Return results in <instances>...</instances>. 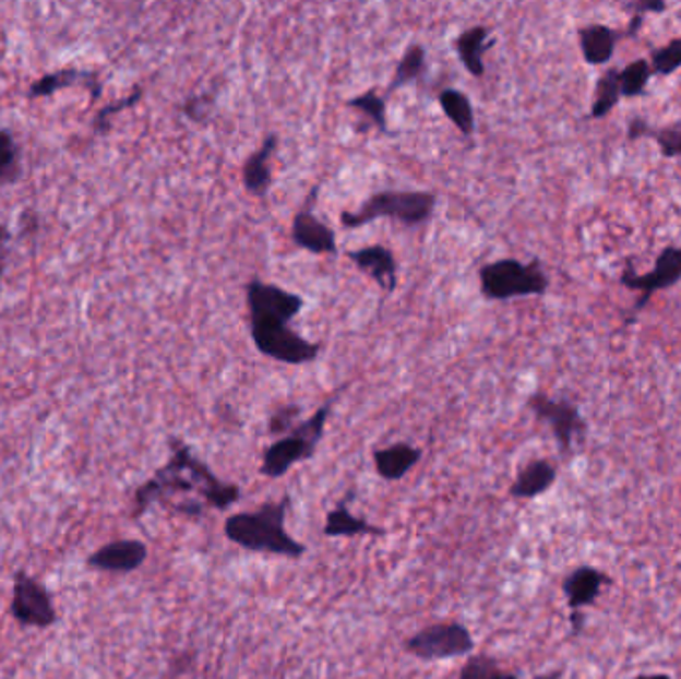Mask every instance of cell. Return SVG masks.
Here are the masks:
<instances>
[{
    "instance_id": "14",
    "label": "cell",
    "mask_w": 681,
    "mask_h": 679,
    "mask_svg": "<svg viewBox=\"0 0 681 679\" xmlns=\"http://www.w3.org/2000/svg\"><path fill=\"white\" fill-rule=\"evenodd\" d=\"M148 560V546L142 540H116L104 544L94 555L88 556V567L100 572L128 574L134 572Z\"/></svg>"
},
{
    "instance_id": "23",
    "label": "cell",
    "mask_w": 681,
    "mask_h": 679,
    "mask_svg": "<svg viewBox=\"0 0 681 679\" xmlns=\"http://www.w3.org/2000/svg\"><path fill=\"white\" fill-rule=\"evenodd\" d=\"M439 106L443 110L446 120L465 138H473L477 130V116L473 100L466 96L465 92L458 88H444L437 96Z\"/></svg>"
},
{
    "instance_id": "33",
    "label": "cell",
    "mask_w": 681,
    "mask_h": 679,
    "mask_svg": "<svg viewBox=\"0 0 681 679\" xmlns=\"http://www.w3.org/2000/svg\"><path fill=\"white\" fill-rule=\"evenodd\" d=\"M210 110H212V100L207 96H193L183 104V114L193 122H204Z\"/></svg>"
},
{
    "instance_id": "19",
    "label": "cell",
    "mask_w": 681,
    "mask_h": 679,
    "mask_svg": "<svg viewBox=\"0 0 681 679\" xmlns=\"http://www.w3.org/2000/svg\"><path fill=\"white\" fill-rule=\"evenodd\" d=\"M422 451L409 442H395L383 449L373 451V465L377 475L386 483H397L409 475L415 466L419 465Z\"/></svg>"
},
{
    "instance_id": "27",
    "label": "cell",
    "mask_w": 681,
    "mask_h": 679,
    "mask_svg": "<svg viewBox=\"0 0 681 679\" xmlns=\"http://www.w3.org/2000/svg\"><path fill=\"white\" fill-rule=\"evenodd\" d=\"M654 76L652 67L647 58H637L628 62L624 69L620 70V92L624 98H640L647 91V84Z\"/></svg>"
},
{
    "instance_id": "4",
    "label": "cell",
    "mask_w": 681,
    "mask_h": 679,
    "mask_svg": "<svg viewBox=\"0 0 681 679\" xmlns=\"http://www.w3.org/2000/svg\"><path fill=\"white\" fill-rule=\"evenodd\" d=\"M340 393L330 396L321 407L309 417L303 419L297 427L289 430L277 441H273L262 454L260 473L267 478H282L294 466L306 463L313 458L318 451L319 442L325 437V425L331 417V410L335 407Z\"/></svg>"
},
{
    "instance_id": "10",
    "label": "cell",
    "mask_w": 681,
    "mask_h": 679,
    "mask_svg": "<svg viewBox=\"0 0 681 679\" xmlns=\"http://www.w3.org/2000/svg\"><path fill=\"white\" fill-rule=\"evenodd\" d=\"M246 301L250 319H277L291 323L306 309V299L301 295L262 279H251L246 285Z\"/></svg>"
},
{
    "instance_id": "16",
    "label": "cell",
    "mask_w": 681,
    "mask_h": 679,
    "mask_svg": "<svg viewBox=\"0 0 681 679\" xmlns=\"http://www.w3.org/2000/svg\"><path fill=\"white\" fill-rule=\"evenodd\" d=\"M277 147H279V136L275 132H270L267 136L263 138L260 147L250 154L241 166V183H243L246 192L253 198L265 200L272 190V158L273 154L277 152Z\"/></svg>"
},
{
    "instance_id": "9",
    "label": "cell",
    "mask_w": 681,
    "mask_h": 679,
    "mask_svg": "<svg viewBox=\"0 0 681 679\" xmlns=\"http://www.w3.org/2000/svg\"><path fill=\"white\" fill-rule=\"evenodd\" d=\"M681 282V246H666L659 251L658 258L654 261V270L647 273H636L632 265H628L622 275H620V284L624 285L630 291H637L640 299L632 309L630 318L625 319V325L634 323L637 313H642L654 295L659 291H666L673 285Z\"/></svg>"
},
{
    "instance_id": "17",
    "label": "cell",
    "mask_w": 681,
    "mask_h": 679,
    "mask_svg": "<svg viewBox=\"0 0 681 679\" xmlns=\"http://www.w3.org/2000/svg\"><path fill=\"white\" fill-rule=\"evenodd\" d=\"M494 43L497 38L487 24H475L454 38V52L473 79H482L487 74L485 57Z\"/></svg>"
},
{
    "instance_id": "39",
    "label": "cell",
    "mask_w": 681,
    "mask_h": 679,
    "mask_svg": "<svg viewBox=\"0 0 681 679\" xmlns=\"http://www.w3.org/2000/svg\"><path fill=\"white\" fill-rule=\"evenodd\" d=\"M562 678V671H550V674H545V676H536L534 679H560Z\"/></svg>"
},
{
    "instance_id": "25",
    "label": "cell",
    "mask_w": 681,
    "mask_h": 679,
    "mask_svg": "<svg viewBox=\"0 0 681 679\" xmlns=\"http://www.w3.org/2000/svg\"><path fill=\"white\" fill-rule=\"evenodd\" d=\"M622 92H620V69L604 70L602 76L596 82L594 100H592L590 120H602L610 116L613 108L620 104Z\"/></svg>"
},
{
    "instance_id": "11",
    "label": "cell",
    "mask_w": 681,
    "mask_h": 679,
    "mask_svg": "<svg viewBox=\"0 0 681 679\" xmlns=\"http://www.w3.org/2000/svg\"><path fill=\"white\" fill-rule=\"evenodd\" d=\"M12 618L23 626L48 628L57 622V610L48 589L38 584L35 577L23 572L16 574L11 601Z\"/></svg>"
},
{
    "instance_id": "24",
    "label": "cell",
    "mask_w": 681,
    "mask_h": 679,
    "mask_svg": "<svg viewBox=\"0 0 681 679\" xmlns=\"http://www.w3.org/2000/svg\"><path fill=\"white\" fill-rule=\"evenodd\" d=\"M427 70H429V60H427V48L420 43L410 45L403 57L398 58L397 67L393 72V79L386 86V96L397 92L398 88H405L413 82H419V80L427 76Z\"/></svg>"
},
{
    "instance_id": "8",
    "label": "cell",
    "mask_w": 681,
    "mask_h": 679,
    "mask_svg": "<svg viewBox=\"0 0 681 679\" xmlns=\"http://www.w3.org/2000/svg\"><path fill=\"white\" fill-rule=\"evenodd\" d=\"M475 638L465 623H432L410 635L403 644L405 652L420 662H443L454 657L473 656Z\"/></svg>"
},
{
    "instance_id": "40",
    "label": "cell",
    "mask_w": 681,
    "mask_h": 679,
    "mask_svg": "<svg viewBox=\"0 0 681 679\" xmlns=\"http://www.w3.org/2000/svg\"><path fill=\"white\" fill-rule=\"evenodd\" d=\"M9 238V236H7V229H4V227L0 226V246H2V243H4V239ZM0 270H2V265H0Z\"/></svg>"
},
{
    "instance_id": "37",
    "label": "cell",
    "mask_w": 681,
    "mask_h": 679,
    "mask_svg": "<svg viewBox=\"0 0 681 679\" xmlns=\"http://www.w3.org/2000/svg\"><path fill=\"white\" fill-rule=\"evenodd\" d=\"M642 23H644V16H640V14H634V16H632V21H630V24H628V31H625L624 36H630V38H632V36H636L637 31L642 28Z\"/></svg>"
},
{
    "instance_id": "21",
    "label": "cell",
    "mask_w": 681,
    "mask_h": 679,
    "mask_svg": "<svg viewBox=\"0 0 681 679\" xmlns=\"http://www.w3.org/2000/svg\"><path fill=\"white\" fill-rule=\"evenodd\" d=\"M323 534L327 538H355V536H385V528L365 521L361 516H355L349 507L347 499L339 500V504L335 509L330 510Z\"/></svg>"
},
{
    "instance_id": "1",
    "label": "cell",
    "mask_w": 681,
    "mask_h": 679,
    "mask_svg": "<svg viewBox=\"0 0 681 679\" xmlns=\"http://www.w3.org/2000/svg\"><path fill=\"white\" fill-rule=\"evenodd\" d=\"M171 456L156 475L138 488L134 497V514L140 516L154 502L170 504L176 497H190L202 500L205 509L227 510L241 499V490L234 483H226L214 475V470L205 465L202 458L193 454L192 449L180 441L171 439Z\"/></svg>"
},
{
    "instance_id": "13",
    "label": "cell",
    "mask_w": 681,
    "mask_h": 679,
    "mask_svg": "<svg viewBox=\"0 0 681 679\" xmlns=\"http://www.w3.org/2000/svg\"><path fill=\"white\" fill-rule=\"evenodd\" d=\"M345 258L351 261L359 272L369 275L381 287L383 294H395L398 285V265L391 248L377 243L361 250H347Z\"/></svg>"
},
{
    "instance_id": "6",
    "label": "cell",
    "mask_w": 681,
    "mask_h": 679,
    "mask_svg": "<svg viewBox=\"0 0 681 679\" xmlns=\"http://www.w3.org/2000/svg\"><path fill=\"white\" fill-rule=\"evenodd\" d=\"M251 341L263 357L289 367L318 361L321 343L306 340L291 323L277 319H250Z\"/></svg>"
},
{
    "instance_id": "35",
    "label": "cell",
    "mask_w": 681,
    "mask_h": 679,
    "mask_svg": "<svg viewBox=\"0 0 681 679\" xmlns=\"http://www.w3.org/2000/svg\"><path fill=\"white\" fill-rule=\"evenodd\" d=\"M140 96H142V91L138 88L130 98H124V100H120L118 104H113V106H108V108H104L103 112L98 114V118H96V128L98 130H104V128H108V120H110V116L113 114L120 112L122 108H128V106H132V104H136L140 100Z\"/></svg>"
},
{
    "instance_id": "15",
    "label": "cell",
    "mask_w": 681,
    "mask_h": 679,
    "mask_svg": "<svg viewBox=\"0 0 681 679\" xmlns=\"http://www.w3.org/2000/svg\"><path fill=\"white\" fill-rule=\"evenodd\" d=\"M612 577L594 567L574 568L562 582V592L570 611L590 608L600 598L604 586H612Z\"/></svg>"
},
{
    "instance_id": "3",
    "label": "cell",
    "mask_w": 681,
    "mask_h": 679,
    "mask_svg": "<svg viewBox=\"0 0 681 679\" xmlns=\"http://www.w3.org/2000/svg\"><path fill=\"white\" fill-rule=\"evenodd\" d=\"M434 210L437 193L425 190H383L369 195L359 210L340 212L339 219L340 226L347 229H359L381 217L395 219L401 226L415 229L431 222Z\"/></svg>"
},
{
    "instance_id": "36",
    "label": "cell",
    "mask_w": 681,
    "mask_h": 679,
    "mask_svg": "<svg viewBox=\"0 0 681 679\" xmlns=\"http://www.w3.org/2000/svg\"><path fill=\"white\" fill-rule=\"evenodd\" d=\"M570 626H572V634H582L584 628H586V614L584 611H572L570 614Z\"/></svg>"
},
{
    "instance_id": "28",
    "label": "cell",
    "mask_w": 681,
    "mask_h": 679,
    "mask_svg": "<svg viewBox=\"0 0 681 679\" xmlns=\"http://www.w3.org/2000/svg\"><path fill=\"white\" fill-rule=\"evenodd\" d=\"M88 76H91V74L80 72V70H62V72H57V74H50V76L38 80L35 86L28 91V94H31L33 98H36V96L52 94V92L58 91V88L72 86V84H76V82H86V86H91V91L98 96V94H100V82L96 80V76H92L91 80H82L88 79Z\"/></svg>"
},
{
    "instance_id": "41",
    "label": "cell",
    "mask_w": 681,
    "mask_h": 679,
    "mask_svg": "<svg viewBox=\"0 0 681 679\" xmlns=\"http://www.w3.org/2000/svg\"><path fill=\"white\" fill-rule=\"evenodd\" d=\"M680 19H681V9H680Z\"/></svg>"
},
{
    "instance_id": "34",
    "label": "cell",
    "mask_w": 681,
    "mask_h": 679,
    "mask_svg": "<svg viewBox=\"0 0 681 679\" xmlns=\"http://www.w3.org/2000/svg\"><path fill=\"white\" fill-rule=\"evenodd\" d=\"M624 9L640 14V16H646V14H661V12L668 11V2L664 0H634V2H624Z\"/></svg>"
},
{
    "instance_id": "29",
    "label": "cell",
    "mask_w": 681,
    "mask_h": 679,
    "mask_svg": "<svg viewBox=\"0 0 681 679\" xmlns=\"http://www.w3.org/2000/svg\"><path fill=\"white\" fill-rule=\"evenodd\" d=\"M458 679H518V676L502 668L499 659L477 654V656H468L458 671Z\"/></svg>"
},
{
    "instance_id": "5",
    "label": "cell",
    "mask_w": 681,
    "mask_h": 679,
    "mask_svg": "<svg viewBox=\"0 0 681 679\" xmlns=\"http://www.w3.org/2000/svg\"><path fill=\"white\" fill-rule=\"evenodd\" d=\"M478 287L487 301H512L548 294L550 277L540 260L524 263L516 258H502L478 270Z\"/></svg>"
},
{
    "instance_id": "30",
    "label": "cell",
    "mask_w": 681,
    "mask_h": 679,
    "mask_svg": "<svg viewBox=\"0 0 681 679\" xmlns=\"http://www.w3.org/2000/svg\"><path fill=\"white\" fill-rule=\"evenodd\" d=\"M656 76H671L681 69V36L649 50L647 58Z\"/></svg>"
},
{
    "instance_id": "26",
    "label": "cell",
    "mask_w": 681,
    "mask_h": 679,
    "mask_svg": "<svg viewBox=\"0 0 681 679\" xmlns=\"http://www.w3.org/2000/svg\"><path fill=\"white\" fill-rule=\"evenodd\" d=\"M347 108L365 116L371 124L375 126L381 134H391L389 120H386V98L381 96L375 88L363 92L359 96H353L347 100Z\"/></svg>"
},
{
    "instance_id": "20",
    "label": "cell",
    "mask_w": 681,
    "mask_h": 679,
    "mask_svg": "<svg viewBox=\"0 0 681 679\" xmlns=\"http://www.w3.org/2000/svg\"><path fill=\"white\" fill-rule=\"evenodd\" d=\"M558 470L554 463L548 458H534L528 465L521 468V473L511 485L512 499L533 500L542 497L557 483Z\"/></svg>"
},
{
    "instance_id": "18",
    "label": "cell",
    "mask_w": 681,
    "mask_h": 679,
    "mask_svg": "<svg viewBox=\"0 0 681 679\" xmlns=\"http://www.w3.org/2000/svg\"><path fill=\"white\" fill-rule=\"evenodd\" d=\"M624 38L620 31L606 24H586L578 28V45L582 58L590 67H604L616 55V46Z\"/></svg>"
},
{
    "instance_id": "7",
    "label": "cell",
    "mask_w": 681,
    "mask_h": 679,
    "mask_svg": "<svg viewBox=\"0 0 681 679\" xmlns=\"http://www.w3.org/2000/svg\"><path fill=\"white\" fill-rule=\"evenodd\" d=\"M526 407L530 408L536 419L550 427L562 456H574L586 442L588 420L582 417L580 408L572 401L536 391L526 398Z\"/></svg>"
},
{
    "instance_id": "31",
    "label": "cell",
    "mask_w": 681,
    "mask_h": 679,
    "mask_svg": "<svg viewBox=\"0 0 681 679\" xmlns=\"http://www.w3.org/2000/svg\"><path fill=\"white\" fill-rule=\"evenodd\" d=\"M21 176V154L11 132L0 130V186L12 183Z\"/></svg>"
},
{
    "instance_id": "12",
    "label": "cell",
    "mask_w": 681,
    "mask_h": 679,
    "mask_svg": "<svg viewBox=\"0 0 681 679\" xmlns=\"http://www.w3.org/2000/svg\"><path fill=\"white\" fill-rule=\"evenodd\" d=\"M319 195V186H315L307 195L303 207L294 215L291 222V241L299 250L309 251L313 255H337V236L323 219H319L313 205Z\"/></svg>"
},
{
    "instance_id": "2",
    "label": "cell",
    "mask_w": 681,
    "mask_h": 679,
    "mask_svg": "<svg viewBox=\"0 0 681 679\" xmlns=\"http://www.w3.org/2000/svg\"><path fill=\"white\" fill-rule=\"evenodd\" d=\"M289 510V497L265 502L260 509L236 512L224 522L227 540L250 552L303 558L307 546L296 540L285 528V516Z\"/></svg>"
},
{
    "instance_id": "22",
    "label": "cell",
    "mask_w": 681,
    "mask_h": 679,
    "mask_svg": "<svg viewBox=\"0 0 681 679\" xmlns=\"http://www.w3.org/2000/svg\"><path fill=\"white\" fill-rule=\"evenodd\" d=\"M625 136L630 142H636L642 138H654L659 147V154L664 158H681V122L668 126H652L644 118H632L628 122Z\"/></svg>"
},
{
    "instance_id": "32",
    "label": "cell",
    "mask_w": 681,
    "mask_h": 679,
    "mask_svg": "<svg viewBox=\"0 0 681 679\" xmlns=\"http://www.w3.org/2000/svg\"><path fill=\"white\" fill-rule=\"evenodd\" d=\"M299 415H301V407L294 405V403L284 405V407H277V410L270 417V427H267L270 434L272 437H284V434H287L289 430L301 422Z\"/></svg>"
},
{
    "instance_id": "38",
    "label": "cell",
    "mask_w": 681,
    "mask_h": 679,
    "mask_svg": "<svg viewBox=\"0 0 681 679\" xmlns=\"http://www.w3.org/2000/svg\"><path fill=\"white\" fill-rule=\"evenodd\" d=\"M634 679H671L670 674H640Z\"/></svg>"
}]
</instances>
